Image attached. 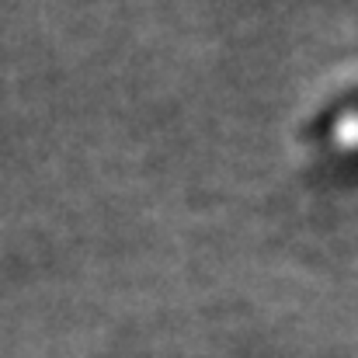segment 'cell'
<instances>
[{
    "mask_svg": "<svg viewBox=\"0 0 358 358\" xmlns=\"http://www.w3.org/2000/svg\"><path fill=\"white\" fill-rule=\"evenodd\" d=\"M331 143L345 153H358V108L338 115V122L331 125Z\"/></svg>",
    "mask_w": 358,
    "mask_h": 358,
    "instance_id": "cell-1",
    "label": "cell"
}]
</instances>
